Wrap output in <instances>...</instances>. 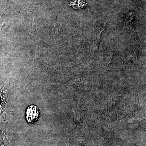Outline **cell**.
I'll list each match as a JSON object with an SVG mask.
<instances>
[{"label": "cell", "mask_w": 146, "mask_h": 146, "mask_svg": "<svg viewBox=\"0 0 146 146\" xmlns=\"http://www.w3.org/2000/svg\"><path fill=\"white\" fill-rule=\"evenodd\" d=\"M105 26L98 27L94 29L92 35V41L90 49V55L93 56L96 54L99 46L102 33L105 29Z\"/></svg>", "instance_id": "1"}, {"label": "cell", "mask_w": 146, "mask_h": 146, "mask_svg": "<svg viewBox=\"0 0 146 146\" xmlns=\"http://www.w3.org/2000/svg\"><path fill=\"white\" fill-rule=\"evenodd\" d=\"M27 119L29 123L33 122L37 119L39 115L38 109L36 106H31L27 110Z\"/></svg>", "instance_id": "2"}, {"label": "cell", "mask_w": 146, "mask_h": 146, "mask_svg": "<svg viewBox=\"0 0 146 146\" xmlns=\"http://www.w3.org/2000/svg\"><path fill=\"white\" fill-rule=\"evenodd\" d=\"M135 16V13H133V12L129 13L127 17L125 18L124 24V27L125 29L128 28V27H129L130 25L132 23Z\"/></svg>", "instance_id": "3"}, {"label": "cell", "mask_w": 146, "mask_h": 146, "mask_svg": "<svg viewBox=\"0 0 146 146\" xmlns=\"http://www.w3.org/2000/svg\"><path fill=\"white\" fill-rule=\"evenodd\" d=\"M86 3L82 0H76L74 2H72L70 4V6L76 9L82 8L83 6L86 5Z\"/></svg>", "instance_id": "4"}]
</instances>
